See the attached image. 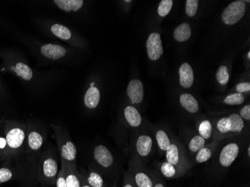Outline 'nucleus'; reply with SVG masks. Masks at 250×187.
I'll return each mask as SVG.
<instances>
[{
	"label": "nucleus",
	"instance_id": "dca6fc26",
	"mask_svg": "<svg viewBox=\"0 0 250 187\" xmlns=\"http://www.w3.org/2000/svg\"><path fill=\"white\" fill-rule=\"evenodd\" d=\"M180 84L185 88L192 86L194 82V74L192 67L188 63H184L179 69Z\"/></svg>",
	"mask_w": 250,
	"mask_h": 187
},
{
	"label": "nucleus",
	"instance_id": "9d476101",
	"mask_svg": "<svg viewBox=\"0 0 250 187\" xmlns=\"http://www.w3.org/2000/svg\"><path fill=\"white\" fill-rule=\"evenodd\" d=\"M127 96L132 104H139L144 98V87L140 80H132L127 88Z\"/></svg>",
	"mask_w": 250,
	"mask_h": 187
},
{
	"label": "nucleus",
	"instance_id": "4be33fe9",
	"mask_svg": "<svg viewBox=\"0 0 250 187\" xmlns=\"http://www.w3.org/2000/svg\"><path fill=\"white\" fill-rule=\"evenodd\" d=\"M82 175L85 182L91 187H106L103 176L98 171L90 170Z\"/></svg>",
	"mask_w": 250,
	"mask_h": 187
},
{
	"label": "nucleus",
	"instance_id": "bb28decb",
	"mask_svg": "<svg viewBox=\"0 0 250 187\" xmlns=\"http://www.w3.org/2000/svg\"><path fill=\"white\" fill-rule=\"evenodd\" d=\"M199 134L202 136L205 140L209 139L211 137L212 131H213V126L210 121L204 120L199 124Z\"/></svg>",
	"mask_w": 250,
	"mask_h": 187
},
{
	"label": "nucleus",
	"instance_id": "423d86ee",
	"mask_svg": "<svg viewBox=\"0 0 250 187\" xmlns=\"http://www.w3.org/2000/svg\"><path fill=\"white\" fill-rule=\"evenodd\" d=\"M147 56L152 61H157L164 53L161 35L157 32H153L147 38L146 42Z\"/></svg>",
	"mask_w": 250,
	"mask_h": 187
},
{
	"label": "nucleus",
	"instance_id": "ea45409f",
	"mask_svg": "<svg viewBox=\"0 0 250 187\" xmlns=\"http://www.w3.org/2000/svg\"><path fill=\"white\" fill-rule=\"evenodd\" d=\"M247 154H248L249 157H250V147L249 146L248 147V150H247Z\"/></svg>",
	"mask_w": 250,
	"mask_h": 187
},
{
	"label": "nucleus",
	"instance_id": "2eb2a0df",
	"mask_svg": "<svg viewBox=\"0 0 250 187\" xmlns=\"http://www.w3.org/2000/svg\"><path fill=\"white\" fill-rule=\"evenodd\" d=\"M9 69L22 80L31 81L33 79L34 74L32 69L27 64L22 62H17L15 64L10 66Z\"/></svg>",
	"mask_w": 250,
	"mask_h": 187
},
{
	"label": "nucleus",
	"instance_id": "2f4dec72",
	"mask_svg": "<svg viewBox=\"0 0 250 187\" xmlns=\"http://www.w3.org/2000/svg\"><path fill=\"white\" fill-rule=\"evenodd\" d=\"M172 5H173V1L172 0H162L160 4H159L158 15L161 17H166L170 11L172 9Z\"/></svg>",
	"mask_w": 250,
	"mask_h": 187
},
{
	"label": "nucleus",
	"instance_id": "7c9ffc66",
	"mask_svg": "<svg viewBox=\"0 0 250 187\" xmlns=\"http://www.w3.org/2000/svg\"><path fill=\"white\" fill-rule=\"evenodd\" d=\"M212 157V150L210 147H205L197 152L196 160L198 163H203L210 160Z\"/></svg>",
	"mask_w": 250,
	"mask_h": 187
},
{
	"label": "nucleus",
	"instance_id": "0eeeda50",
	"mask_svg": "<svg viewBox=\"0 0 250 187\" xmlns=\"http://www.w3.org/2000/svg\"><path fill=\"white\" fill-rule=\"evenodd\" d=\"M93 155L98 165L105 169H108L114 165V157L110 150L103 145H100L94 148Z\"/></svg>",
	"mask_w": 250,
	"mask_h": 187
},
{
	"label": "nucleus",
	"instance_id": "c85d7f7f",
	"mask_svg": "<svg viewBox=\"0 0 250 187\" xmlns=\"http://www.w3.org/2000/svg\"><path fill=\"white\" fill-rule=\"evenodd\" d=\"M244 95L241 93H234L231 95H228L224 99V103L230 106H235V105H241L244 102Z\"/></svg>",
	"mask_w": 250,
	"mask_h": 187
},
{
	"label": "nucleus",
	"instance_id": "a19ab883",
	"mask_svg": "<svg viewBox=\"0 0 250 187\" xmlns=\"http://www.w3.org/2000/svg\"><path fill=\"white\" fill-rule=\"evenodd\" d=\"M247 56H248V59H250V52H248V55H247Z\"/></svg>",
	"mask_w": 250,
	"mask_h": 187
},
{
	"label": "nucleus",
	"instance_id": "c9c22d12",
	"mask_svg": "<svg viewBox=\"0 0 250 187\" xmlns=\"http://www.w3.org/2000/svg\"><path fill=\"white\" fill-rule=\"evenodd\" d=\"M236 91L237 93L249 92L250 91V83H241L237 84L236 86Z\"/></svg>",
	"mask_w": 250,
	"mask_h": 187
},
{
	"label": "nucleus",
	"instance_id": "e433bc0d",
	"mask_svg": "<svg viewBox=\"0 0 250 187\" xmlns=\"http://www.w3.org/2000/svg\"><path fill=\"white\" fill-rule=\"evenodd\" d=\"M122 187H136L131 177L130 176V174L128 173L125 174V177H124L123 186H122Z\"/></svg>",
	"mask_w": 250,
	"mask_h": 187
},
{
	"label": "nucleus",
	"instance_id": "72a5a7b5",
	"mask_svg": "<svg viewBox=\"0 0 250 187\" xmlns=\"http://www.w3.org/2000/svg\"><path fill=\"white\" fill-rule=\"evenodd\" d=\"M13 176V171H11L9 168L7 167L0 168V184L11 181Z\"/></svg>",
	"mask_w": 250,
	"mask_h": 187
},
{
	"label": "nucleus",
	"instance_id": "39448f33",
	"mask_svg": "<svg viewBox=\"0 0 250 187\" xmlns=\"http://www.w3.org/2000/svg\"><path fill=\"white\" fill-rule=\"evenodd\" d=\"M245 12V2L241 0L234 1L225 8L222 15V21L225 24L232 26L242 19Z\"/></svg>",
	"mask_w": 250,
	"mask_h": 187
},
{
	"label": "nucleus",
	"instance_id": "f257e3e1",
	"mask_svg": "<svg viewBox=\"0 0 250 187\" xmlns=\"http://www.w3.org/2000/svg\"><path fill=\"white\" fill-rule=\"evenodd\" d=\"M27 127L23 124L8 122L5 125V139L8 156L19 154L26 143Z\"/></svg>",
	"mask_w": 250,
	"mask_h": 187
},
{
	"label": "nucleus",
	"instance_id": "412c9836",
	"mask_svg": "<svg viewBox=\"0 0 250 187\" xmlns=\"http://www.w3.org/2000/svg\"><path fill=\"white\" fill-rule=\"evenodd\" d=\"M180 104L189 113L195 114L199 111V106L196 98L190 94L185 93L180 97Z\"/></svg>",
	"mask_w": 250,
	"mask_h": 187
},
{
	"label": "nucleus",
	"instance_id": "cd10ccee",
	"mask_svg": "<svg viewBox=\"0 0 250 187\" xmlns=\"http://www.w3.org/2000/svg\"><path fill=\"white\" fill-rule=\"evenodd\" d=\"M205 146H206V140L199 135H196L190 139L188 147L192 153H197Z\"/></svg>",
	"mask_w": 250,
	"mask_h": 187
},
{
	"label": "nucleus",
	"instance_id": "20e7f679",
	"mask_svg": "<svg viewBox=\"0 0 250 187\" xmlns=\"http://www.w3.org/2000/svg\"><path fill=\"white\" fill-rule=\"evenodd\" d=\"M217 129L220 134L240 133L244 130V122L239 114L233 113L223 117L217 122Z\"/></svg>",
	"mask_w": 250,
	"mask_h": 187
},
{
	"label": "nucleus",
	"instance_id": "aec40b11",
	"mask_svg": "<svg viewBox=\"0 0 250 187\" xmlns=\"http://www.w3.org/2000/svg\"><path fill=\"white\" fill-rule=\"evenodd\" d=\"M50 31L55 37L58 38L60 40L64 42H69L72 39V32L69 28L60 24V23H53L50 26Z\"/></svg>",
	"mask_w": 250,
	"mask_h": 187
},
{
	"label": "nucleus",
	"instance_id": "f8f14e48",
	"mask_svg": "<svg viewBox=\"0 0 250 187\" xmlns=\"http://www.w3.org/2000/svg\"><path fill=\"white\" fill-rule=\"evenodd\" d=\"M26 145L29 151L39 152L43 147L44 143V137L43 133H41L36 129H32L27 131L26 136Z\"/></svg>",
	"mask_w": 250,
	"mask_h": 187
},
{
	"label": "nucleus",
	"instance_id": "f704fd0d",
	"mask_svg": "<svg viewBox=\"0 0 250 187\" xmlns=\"http://www.w3.org/2000/svg\"><path fill=\"white\" fill-rule=\"evenodd\" d=\"M240 116L242 118L243 120L250 121V105H246L245 106L242 108L240 110Z\"/></svg>",
	"mask_w": 250,
	"mask_h": 187
},
{
	"label": "nucleus",
	"instance_id": "f03ea898",
	"mask_svg": "<svg viewBox=\"0 0 250 187\" xmlns=\"http://www.w3.org/2000/svg\"><path fill=\"white\" fill-rule=\"evenodd\" d=\"M55 133L62 163L67 165L76 166L77 147L64 128L57 125H51Z\"/></svg>",
	"mask_w": 250,
	"mask_h": 187
},
{
	"label": "nucleus",
	"instance_id": "5701e85b",
	"mask_svg": "<svg viewBox=\"0 0 250 187\" xmlns=\"http://www.w3.org/2000/svg\"><path fill=\"white\" fill-rule=\"evenodd\" d=\"M191 34L192 30L189 23L184 22L175 28L173 32V37L177 42H185L189 40Z\"/></svg>",
	"mask_w": 250,
	"mask_h": 187
},
{
	"label": "nucleus",
	"instance_id": "473e14b6",
	"mask_svg": "<svg viewBox=\"0 0 250 187\" xmlns=\"http://www.w3.org/2000/svg\"><path fill=\"white\" fill-rule=\"evenodd\" d=\"M199 1L198 0H187L186 13L189 17H193L197 12Z\"/></svg>",
	"mask_w": 250,
	"mask_h": 187
},
{
	"label": "nucleus",
	"instance_id": "c756f323",
	"mask_svg": "<svg viewBox=\"0 0 250 187\" xmlns=\"http://www.w3.org/2000/svg\"><path fill=\"white\" fill-rule=\"evenodd\" d=\"M217 80L218 81L219 83L222 85H226L228 83L229 80V74L228 68L226 66H220V68L217 71V74H216Z\"/></svg>",
	"mask_w": 250,
	"mask_h": 187
},
{
	"label": "nucleus",
	"instance_id": "7ed1b4c3",
	"mask_svg": "<svg viewBox=\"0 0 250 187\" xmlns=\"http://www.w3.org/2000/svg\"><path fill=\"white\" fill-rule=\"evenodd\" d=\"M60 169L56 157L48 152H45L39 161L38 177L42 184L46 185L56 184Z\"/></svg>",
	"mask_w": 250,
	"mask_h": 187
},
{
	"label": "nucleus",
	"instance_id": "6ab92c4d",
	"mask_svg": "<svg viewBox=\"0 0 250 187\" xmlns=\"http://www.w3.org/2000/svg\"><path fill=\"white\" fill-rule=\"evenodd\" d=\"M53 2L59 9L64 12L79 11L84 5L83 0H55Z\"/></svg>",
	"mask_w": 250,
	"mask_h": 187
},
{
	"label": "nucleus",
	"instance_id": "4c0bfd02",
	"mask_svg": "<svg viewBox=\"0 0 250 187\" xmlns=\"http://www.w3.org/2000/svg\"><path fill=\"white\" fill-rule=\"evenodd\" d=\"M153 187H165V185H164V181L162 180L160 178H156V177H154Z\"/></svg>",
	"mask_w": 250,
	"mask_h": 187
},
{
	"label": "nucleus",
	"instance_id": "4468645a",
	"mask_svg": "<svg viewBox=\"0 0 250 187\" xmlns=\"http://www.w3.org/2000/svg\"><path fill=\"white\" fill-rule=\"evenodd\" d=\"M153 140L148 135H141L136 141V151L140 157H147L152 150Z\"/></svg>",
	"mask_w": 250,
	"mask_h": 187
},
{
	"label": "nucleus",
	"instance_id": "58836bf2",
	"mask_svg": "<svg viewBox=\"0 0 250 187\" xmlns=\"http://www.w3.org/2000/svg\"><path fill=\"white\" fill-rule=\"evenodd\" d=\"M81 187H91L89 185H88L86 182H85V179H84L83 177L82 174H81Z\"/></svg>",
	"mask_w": 250,
	"mask_h": 187
},
{
	"label": "nucleus",
	"instance_id": "a878e982",
	"mask_svg": "<svg viewBox=\"0 0 250 187\" xmlns=\"http://www.w3.org/2000/svg\"><path fill=\"white\" fill-rule=\"evenodd\" d=\"M156 140L159 148L162 151H167L171 145V140L168 137V134L164 130H160L156 133Z\"/></svg>",
	"mask_w": 250,
	"mask_h": 187
},
{
	"label": "nucleus",
	"instance_id": "ddd939ff",
	"mask_svg": "<svg viewBox=\"0 0 250 187\" xmlns=\"http://www.w3.org/2000/svg\"><path fill=\"white\" fill-rule=\"evenodd\" d=\"M61 166L64 170L66 187H81V174L77 171V166L67 165L62 162Z\"/></svg>",
	"mask_w": 250,
	"mask_h": 187
},
{
	"label": "nucleus",
	"instance_id": "1a4fd4ad",
	"mask_svg": "<svg viewBox=\"0 0 250 187\" xmlns=\"http://www.w3.org/2000/svg\"><path fill=\"white\" fill-rule=\"evenodd\" d=\"M40 51L42 56L51 60H60L67 54V50L64 46L54 43H45L42 45Z\"/></svg>",
	"mask_w": 250,
	"mask_h": 187
},
{
	"label": "nucleus",
	"instance_id": "b1692460",
	"mask_svg": "<svg viewBox=\"0 0 250 187\" xmlns=\"http://www.w3.org/2000/svg\"><path fill=\"white\" fill-rule=\"evenodd\" d=\"M166 157L167 161L175 166L182 171L181 166V157H180L179 147L177 145L171 143L168 150L166 151Z\"/></svg>",
	"mask_w": 250,
	"mask_h": 187
},
{
	"label": "nucleus",
	"instance_id": "f3484780",
	"mask_svg": "<svg viewBox=\"0 0 250 187\" xmlns=\"http://www.w3.org/2000/svg\"><path fill=\"white\" fill-rule=\"evenodd\" d=\"M101 100V92L95 85L90 86L84 96V104L85 107L89 109L98 107Z\"/></svg>",
	"mask_w": 250,
	"mask_h": 187
},
{
	"label": "nucleus",
	"instance_id": "393cba45",
	"mask_svg": "<svg viewBox=\"0 0 250 187\" xmlns=\"http://www.w3.org/2000/svg\"><path fill=\"white\" fill-rule=\"evenodd\" d=\"M160 170L163 176L167 178H175L181 175V170L167 161L161 164Z\"/></svg>",
	"mask_w": 250,
	"mask_h": 187
},
{
	"label": "nucleus",
	"instance_id": "6e6552de",
	"mask_svg": "<svg viewBox=\"0 0 250 187\" xmlns=\"http://www.w3.org/2000/svg\"><path fill=\"white\" fill-rule=\"evenodd\" d=\"M239 145L237 143H229L226 145L220 152V164L224 168H228L234 163L239 154Z\"/></svg>",
	"mask_w": 250,
	"mask_h": 187
},
{
	"label": "nucleus",
	"instance_id": "a211bd4d",
	"mask_svg": "<svg viewBox=\"0 0 250 187\" xmlns=\"http://www.w3.org/2000/svg\"><path fill=\"white\" fill-rule=\"evenodd\" d=\"M124 116L126 122L131 127H139L143 122V119L140 112L133 106H127L125 108Z\"/></svg>",
	"mask_w": 250,
	"mask_h": 187
},
{
	"label": "nucleus",
	"instance_id": "9b49d317",
	"mask_svg": "<svg viewBox=\"0 0 250 187\" xmlns=\"http://www.w3.org/2000/svg\"><path fill=\"white\" fill-rule=\"evenodd\" d=\"M128 174L131 177L136 187H153L154 178L144 170L140 168H133Z\"/></svg>",
	"mask_w": 250,
	"mask_h": 187
}]
</instances>
